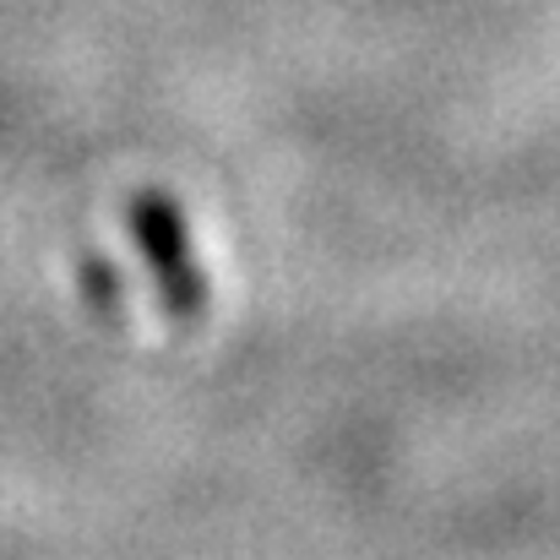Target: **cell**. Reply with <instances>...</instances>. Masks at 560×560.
I'll return each instance as SVG.
<instances>
[{
    "label": "cell",
    "instance_id": "cell-1",
    "mask_svg": "<svg viewBox=\"0 0 560 560\" xmlns=\"http://www.w3.org/2000/svg\"><path fill=\"white\" fill-rule=\"evenodd\" d=\"M126 229H131V240H137V250H142V261L153 272L159 305L175 322H196L207 311V272L196 261L180 201L170 190H137L131 207H126Z\"/></svg>",
    "mask_w": 560,
    "mask_h": 560
}]
</instances>
